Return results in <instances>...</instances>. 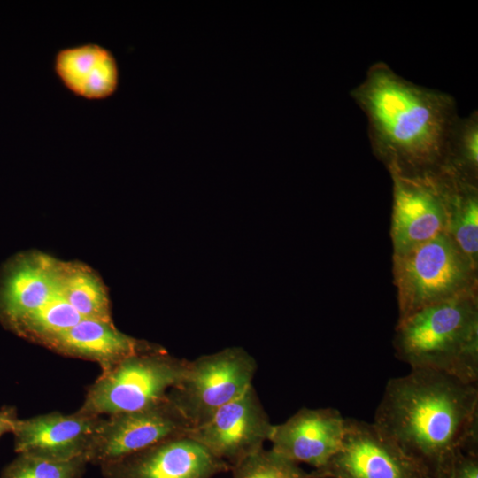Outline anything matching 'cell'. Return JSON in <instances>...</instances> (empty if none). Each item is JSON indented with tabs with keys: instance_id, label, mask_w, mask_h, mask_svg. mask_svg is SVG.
<instances>
[{
	"instance_id": "6da1fadb",
	"label": "cell",
	"mask_w": 478,
	"mask_h": 478,
	"mask_svg": "<svg viewBox=\"0 0 478 478\" xmlns=\"http://www.w3.org/2000/svg\"><path fill=\"white\" fill-rule=\"evenodd\" d=\"M373 423L430 478H447L459 451L477 455V384L411 369L389 380Z\"/></svg>"
},
{
	"instance_id": "5b68a950",
	"label": "cell",
	"mask_w": 478,
	"mask_h": 478,
	"mask_svg": "<svg viewBox=\"0 0 478 478\" xmlns=\"http://www.w3.org/2000/svg\"><path fill=\"white\" fill-rule=\"evenodd\" d=\"M187 362L155 345L130 355L102 371L78 411L109 416L158 404L180 382Z\"/></svg>"
},
{
	"instance_id": "3957f363",
	"label": "cell",
	"mask_w": 478,
	"mask_h": 478,
	"mask_svg": "<svg viewBox=\"0 0 478 478\" xmlns=\"http://www.w3.org/2000/svg\"><path fill=\"white\" fill-rule=\"evenodd\" d=\"M396 356L411 369H429L463 382H478L475 291L427 306L398 320Z\"/></svg>"
},
{
	"instance_id": "52a82bcc",
	"label": "cell",
	"mask_w": 478,
	"mask_h": 478,
	"mask_svg": "<svg viewBox=\"0 0 478 478\" xmlns=\"http://www.w3.org/2000/svg\"><path fill=\"white\" fill-rule=\"evenodd\" d=\"M393 180L394 253L447 232L446 180L442 169L422 174L389 171Z\"/></svg>"
},
{
	"instance_id": "8992f818",
	"label": "cell",
	"mask_w": 478,
	"mask_h": 478,
	"mask_svg": "<svg viewBox=\"0 0 478 478\" xmlns=\"http://www.w3.org/2000/svg\"><path fill=\"white\" fill-rule=\"evenodd\" d=\"M256 370L255 358L243 348L227 347L188 360L181 380L168 397L191 428L205 422L253 385Z\"/></svg>"
},
{
	"instance_id": "7a4b0ae2",
	"label": "cell",
	"mask_w": 478,
	"mask_h": 478,
	"mask_svg": "<svg viewBox=\"0 0 478 478\" xmlns=\"http://www.w3.org/2000/svg\"><path fill=\"white\" fill-rule=\"evenodd\" d=\"M351 96L365 113L372 149L389 171L414 175L443 166L459 117L451 95L416 85L377 62Z\"/></svg>"
},
{
	"instance_id": "30bf717a",
	"label": "cell",
	"mask_w": 478,
	"mask_h": 478,
	"mask_svg": "<svg viewBox=\"0 0 478 478\" xmlns=\"http://www.w3.org/2000/svg\"><path fill=\"white\" fill-rule=\"evenodd\" d=\"M273 426L251 385L205 422L189 428L186 436L217 459H235L239 462L263 448Z\"/></svg>"
},
{
	"instance_id": "d6986e66",
	"label": "cell",
	"mask_w": 478,
	"mask_h": 478,
	"mask_svg": "<svg viewBox=\"0 0 478 478\" xmlns=\"http://www.w3.org/2000/svg\"><path fill=\"white\" fill-rule=\"evenodd\" d=\"M478 166V112L458 117L451 130L443 168L475 181Z\"/></svg>"
},
{
	"instance_id": "7c38bea8",
	"label": "cell",
	"mask_w": 478,
	"mask_h": 478,
	"mask_svg": "<svg viewBox=\"0 0 478 478\" xmlns=\"http://www.w3.org/2000/svg\"><path fill=\"white\" fill-rule=\"evenodd\" d=\"M224 463L187 436L100 466L105 478H209Z\"/></svg>"
},
{
	"instance_id": "44dd1931",
	"label": "cell",
	"mask_w": 478,
	"mask_h": 478,
	"mask_svg": "<svg viewBox=\"0 0 478 478\" xmlns=\"http://www.w3.org/2000/svg\"><path fill=\"white\" fill-rule=\"evenodd\" d=\"M88 463L85 458L52 461L18 454L4 467L0 478H81Z\"/></svg>"
},
{
	"instance_id": "277c9868",
	"label": "cell",
	"mask_w": 478,
	"mask_h": 478,
	"mask_svg": "<svg viewBox=\"0 0 478 478\" xmlns=\"http://www.w3.org/2000/svg\"><path fill=\"white\" fill-rule=\"evenodd\" d=\"M475 269L447 232L394 253L398 320L427 306L475 291Z\"/></svg>"
},
{
	"instance_id": "484cf974",
	"label": "cell",
	"mask_w": 478,
	"mask_h": 478,
	"mask_svg": "<svg viewBox=\"0 0 478 478\" xmlns=\"http://www.w3.org/2000/svg\"><path fill=\"white\" fill-rule=\"evenodd\" d=\"M315 478V477H314ZM316 478H328V477H316Z\"/></svg>"
},
{
	"instance_id": "8fae6325",
	"label": "cell",
	"mask_w": 478,
	"mask_h": 478,
	"mask_svg": "<svg viewBox=\"0 0 478 478\" xmlns=\"http://www.w3.org/2000/svg\"><path fill=\"white\" fill-rule=\"evenodd\" d=\"M103 420V416L79 411L68 415L52 412L19 419L12 431L14 451L52 461L88 460Z\"/></svg>"
},
{
	"instance_id": "e0dca14e",
	"label": "cell",
	"mask_w": 478,
	"mask_h": 478,
	"mask_svg": "<svg viewBox=\"0 0 478 478\" xmlns=\"http://www.w3.org/2000/svg\"><path fill=\"white\" fill-rule=\"evenodd\" d=\"M446 180L447 233L474 266L478 254V193L474 181L443 169Z\"/></svg>"
},
{
	"instance_id": "ba28073f",
	"label": "cell",
	"mask_w": 478,
	"mask_h": 478,
	"mask_svg": "<svg viewBox=\"0 0 478 478\" xmlns=\"http://www.w3.org/2000/svg\"><path fill=\"white\" fill-rule=\"evenodd\" d=\"M314 477L430 478L426 470L387 438L374 423L345 419L340 449Z\"/></svg>"
},
{
	"instance_id": "ac0fdd59",
	"label": "cell",
	"mask_w": 478,
	"mask_h": 478,
	"mask_svg": "<svg viewBox=\"0 0 478 478\" xmlns=\"http://www.w3.org/2000/svg\"><path fill=\"white\" fill-rule=\"evenodd\" d=\"M60 295L83 319L112 322L110 302L105 288L89 267L58 262Z\"/></svg>"
},
{
	"instance_id": "2e32d148",
	"label": "cell",
	"mask_w": 478,
	"mask_h": 478,
	"mask_svg": "<svg viewBox=\"0 0 478 478\" xmlns=\"http://www.w3.org/2000/svg\"><path fill=\"white\" fill-rule=\"evenodd\" d=\"M54 71L62 83L76 96L104 99L114 93L119 68L113 54L97 43H84L59 50Z\"/></svg>"
},
{
	"instance_id": "4fadbf2b",
	"label": "cell",
	"mask_w": 478,
	"mask_h": 478,
	"mask_svg": "<svg viewBox=\"0 0 478 478\" xmlns=\"http://www.w3.org/2000/svg\"><path fill=\"white\" fill-rule=\"evenodd\" d=\"M345 419L335 408H301L281 424L273 426L271 449L295 462L324 467L340 449Z\"/></svg>"
},
{
	"instance_id": "ffe728a7",
	"label": "cell",
	"mask_w": 478,
	"mask_h": 478,
	"mask_svg": "<svg viewBox=\"0 0 478 478\" xmlns=\"http://www.w3.org/2000/svg\"><path fill=\"white\" fill-rule=\"evenodd\" d=\"M83 318L60 295L19 321L11 330L19 336L41 343L76 325Z\"/></svg>"
},
{
	"instance_id": "9c48e42d",
	"label": "cell",
	"mask_w": 478,
	"mask_h": 478,
	"mask_svg": "<svg viewBox=\"0 0 478 478\" xmlns=\"http://www.w3.org/2000/svg\"><path fill=\"white\" fill-rule=\"evenodd\" d=\"M189 428V421L168 397L138 411L109 415L104 418L88 461L99 466L114 462L160 442L184 436Z\"/></svg>"
},
{
	"instance_id": "9a60e30c",
	"label": "cell",
	"mask_w": 478,
	"mask_h": 478,
	"mask_svg": "<svg viewBox=\"0 0 478 478\" xmlns=\"http://www.w3.org/2000/svg\"><path fill=\"white\" fill-rule=\"evenodd\" d=\"M40 343L66 356L97 362L102 371L153 345L123 334L112 322L89 319Z\"/></svg>"
},
{
	"instance_id": "603a6c76",
	"label": "cell",
	"mask_w": 478,
	"mask_h": 478,
	"mask_svg": "<svg viewBox=\"0 0 478 478\" xmlns=\"http://www.w3.org/2000/svg\"><path fill=\"white\" fill-rule=\"evenodd\" d=\"M447 478H478L477 455L459 451L451 465Z\"/></svg>"
},
{
	"instance_id": "d4e9b609",
	"label": "cell",
	"mask_w": 478,
	"mask_h": 478,
	"mask_svg": "<svg viewBox=\"0 0 478 478\" xmlns=\"http://www.w3.org/2000/svg\"><path fill=\"white\" fill-rule=\"evenodd\" d=\"M291 478H314L312 475H308L305 474L302 470H300L297 474H296Z\"/></svg>"
},
{
	"instance_id": "cb8c5ba5",
	"label": "cell",
	"mask_w": 478,
	"mask_h": 478,
	"mask_svg": "<svg viewBox=\"0 0 478 478\" xmlns=\"http://www.w3.org/2000/svg\"><path fill=\"white\" fill-rule=\"evenodd\" d=\"M18 418L17 409L4 405L0 409V437L6 433H12Z\"/></svg>"
},
{
	"instance_id": "7402d4cb",
	"label": "cell",
	"mask_w": 478,
	"mask_h": 478,
	"mask_svg": "<svg viewBox=\"0 0 478 478\" xmlns=\"http://www.w3.org/2000/svg\"><path fill=\"white\" fill-rule=\"evenodd\" d=\"M238 463L235 478H291L301 470L272 449L262 448Z\"/></svg>"
},
{
	"instance_id": "5bb4252c",
	"label": "cell",
	"mask_w": 478,
	"mask_h": 478,
	"mask_svg": "<svg viewBox=\"0 0 478 478\" xmlns=\"http://www.w3.org/2000/svg\"><path fill=\"white\" fill-rule=\"evenodd\" d=\"M58 262L43 254H27L6 268L0 286V320L10 330L59 293Z\"/></svg>"
}]
</instances>
